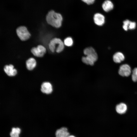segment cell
Returning a JSON list of instances; mask_svg holds the SVG:
<instances>
[{
  "label": "cell",
  "mask_w": 137,
  "mask_h": 137,
  "mask_svg": "<svg viewBox=\"0 0 137 137\" xmlns=\"http://www.w3.org/2000/svg\"><path fill=\"white\" fill-rule=\"evenodd\" d=\"M85 56L82 58V61L85 64L91 65H93L98 59L97 55L96 52Z\"/></svg>",
  "instance_id": "cell-4"
},
{
  "label": "cell",
  "mask_w": 137,
  "mask_h": 137,
  "mask_svg": "<svg viewBox=\"0 0 137 137\" xmlns=\"http://www.w3.org/2000/svg\"><path fill=\"white\" fill-rule=\"evenodd\" d=\"M21 131V129L19 128H13L10 133L11 137H19Z\"/></svg>",
  "instance_id": "cell-15"
},
{
  "label": "cell",
  "mask_w": 137,
  "mask_h": 137,
  "mask_svg": "<svg viewBox=\"0 0 137 137\" xmlns=\"http://www.w3.org/2000/svg\"><path fill=\"white\" fill-rule=\"evenodd\" d=\"M130 21L128 20H126L123 21V27L125 30L127 31L129 29Z\"/></svg>",
  "instance_id": "cell-19"
},
{
  "label": "cell",
  "mask_w": 137,
  "mask_h": 137,
  "mask_svg": "<svg viewBox=\"0 0 137 137\" xmlns=\"http://www.w3.org/2000/svg\"><path fill=\"white\" fill-rule=\"evenodd\" d=\"M93 19L94 23L96 25L101 26L105 22V17L102 14L97 13L94 16Z\"/></svg>",
  "instance_id": "cell-7"
},
{
  "label": "cell",
  "mask_w": 137,
  "mask_h": 137,
  "mask_svg": "<svg viewBox=\"0 0 137 137\" xmlns=\"http://www.w3.org/2000/svg\"><path fill=\"white\" fill-rule=\"evenodd\" d=\"M48 47L52 52L54 53L56 50V52L60 53L63 50L64 44L60 39L55 38L50 41L48 44Z\"/></svg>",
  "instance_id": "cell-2"
},
{
  "label": "cell",
  "mask_w": 137,
  "mask_h": 137,
  "mask_svg": "<svg viewBox=\"0 0 137 137\" xmlns=\"http://www.w3.org/2000/svg\"><path fill=\"white\" fill-rule=\"evenodd\" d=\"M136 27V23L134 22L130 21L129 27V29L133 30L135 29Z\"/></svg>",
  "instance_id": "cell-20"
},
{
  "label": "cell",
  "mask_w": 137,
  "mask_h": 137,
  "mask_svg": "<svg viewBox=\"0 0 137 137\" xmlns=\"http://www.w3.org/2000/svg\"><path fill=\"white\" fill-rule=\"evenodd\" d=\"M96 52L95 49L92 47L87 48L83 50V53L85 56Z\"/></svg>",
  "instance_id": "cell-17"
},
{
  "label": "cell",
  "mask_w": 137,
  "mask_h": 137,
  "mask_svg": "<svg viewBox=\"0 0 137 137\" xmlns=\"http://www.w3.org/2000/svg\"><path fill=\"white\" fill-rule=\"evenodd\" d=\"M63 43L65 45L68 46H70L73 44V41L71 38L68 37L64 40Z\"/></svg>",
  "instance_id": "cell-16"
},
{
  "label": "cell",
  "mask_w": 137,
  "mask_h": 137,
  "mask_svg": "<svg viewBox=\"0 0 137 137\" xmlns=\"http://www.w3.org/2000/svg\"><path fill=\"white\" fill-rule=\"evenodd\" d=\"M83 2L88 5H90L93 4L95 0H81Z\"/></svg>",
  "instance_id": "cell-21"
},
{
  "label": "cell",
  "mask_w": 137,
  "mask_h": 137,
  "mask_svg": "<svg viewBox=\"0 0 137 137\" xmlns=\"http://www.w3.org/2000/svg\"><path fill=\"white\" fill-rule=\"evenodd\" d=\"M102 7L105 11L108 12L113 9L114 5L111 1L106 0L104 1L102 4Z\"/></svg>",
  "instance_id": "cell-11"
},
{
  "label": "cell",
  "mask_w": 137,
  "mask_h": 137,
  "mask_svg": "<svg viewBox=\"0 0 137 137\" xmlns=\"http://www.w3.org/2000/svg\"><path fill=\"white\" fill-rule=\"evenodd\" d=\"M67 137H75L73 135H69Z\"/></svg>",
  "instance_id": "cell-22"
},
{
  "label": "cell",
  "mask_w": 137,
  "mask_h": 137,
  "mask_svg": "<svg viewBox=\"0 0 137 137\" xmlns=\"http://www.w3.org/2000/svg\"><path fill=\"white\" fill-rule=\"evenodd\" d=\"M55 135L56 137H67L70 134L66 128L62 127L57 130Z\"/></svg>",
  "instance_id": "cell-10"
},
{
  "label": "cell",
  "mask_w": 137,
  "mask_h": 137,
  "mask_svg": "<svg viewBox=\"0 0 137 137\" xmlns=\"http://www.w3.org/2000/svg\"><path fill=\"white\" fill-rule=\"evenodd\" d=\"M26 65L27 69L29 70H31L36 66V62L34 58H31L26 61Z\"/></svg>",
  "instance_id": "cell-14"
},
{
  "label": "cell",
  "mask_w": 137,
  "mask_h": 137,
  "mask_svg": "<svg viewBox=\"0 0 137 137\" xmlns=\"http://www.w3.org/2000/svg\"><path fill=\"white\" fill-rule=\"evenodd\" d=\"M125 56L121 52H117L113 55V60L116 63H119L124 61L125 59Z\"/></svg>",
  "instance_id": "cell-12"
},
{
  "label": "cell",
  "mask_w": 137,
  "mask_h": 137,
  "mask_svg": "<svg viewBox=\"0 0 137 137\" xmlns=\"http://www.w3.org/2000/svg\"><path fill=\"white\" fill-rule=\"evenodd\" d=\"M17 35L22 41L28 39L30 37V34L27 28L24 26H21L18 27L16 30Z\"/></svg>",
  "instance_id": "cell-3"
},
{
  "label": "cell",
  "mask_w": 137,
  "mask_h": 137,
  "mask_svg": "<svg viewBox=\"0 0 137 137\" xmlns=\"http://www.w3.org/2000/svg\"><path fill=\"white\" fill-rule=\"evenodd\" d=\"M4 70L8 76H15L17 73L16 70L14 68V66L11 64L5 65L4 67Z\"/></svg>",
  "instance_id": "cell-9"
},
{
  "label": "cell",
  "mask_w": 137,
  "mask_h": 137,
  "mask_svg": "<svg viewBox=\"0 0 137 137\" xmlns=\"http://www.w3.org/2000/svg\"><path fill=\"white\" fill-rule=\"evenodd\" d=\"M46 18L47 23L52 26L58 28L61 25L63 20L62 15L53 10L48 12Z\"/></svg>",
  "instance_id": "cell-1"
},
{
  "label": "cell",
  "mask_w": 137,
  "mask_h": 137,
  "mask_svg": "<svg viewBox=\"0 0 137 137\" xmlns=\"http://www.w3.org/2000/svg\"><path fill=\"white\" fill-rule=\"evenodd\" d=\"M131 68L130 66L127 64L121 65L119 67L118 73L119 74L123 77H128L131 74Z\"/></svg>",
  "instance_id": "cell-6"
},
{
  "label": "cell",
  "mask_w": 137,
  "mask_h": 137,
  "mask_svg": "<svg viewBox=\"0 0 137 137\" xmlns=\"http://www.w3.org/2000/svg\"><path fill=\"white\" fill-rule=\"evenodd\" d=\"M127 110V106L124 103H121L117 105L116 107V110L118 113L122 114L125 113Z\"/></svg>",
  "instance_id": "cell-13"
},
{
  "label": "cell",
  "mask_w": 137,
  "mask_h": 137,
  "mask_svg": "<svg viewBox=\"0 0 137 137\" xmlns=\"http://www.w3.org/2000/svg\"><path fill=\"white\" fill-rule=\"evenodd\" d=\"M46 49L41 45H38L36 47H32L31 51L35 56L38 57H42L46 52Z\"/></svg>",
  "instance_id": "cell-5"
},
{
  "label": "cell",
  "mask_w": 137,
  "mask_h": 137,
  "mask_svg": "<svg viewBox=\"0 0 137 137\" xmlns=\"http://www.w3.org/2000/svg\"><path fill=\"white\" fill-rule=\"evenodd\" d=\"M41 91L42 93L47 94L51 93L53 91L52 84L48 82H43L41 85Z\"/></svg>",
  "instance_id": "cell-8"
},
{
  "label": "cell",
  "mask_w": 137,
  "mask_h": 137,
  "mask_svg": "<svg viewBox=\"0 0 137 137\" xmlns=\"http://www.w3.org/2000/svg\"><path fill=\"white\" fill-rule=\"evenodd\" d=\"M131 77L133 81L137 82V67L135 68L133 70Z\"/></svg>",
  "instance_id": "cell-18"
}]
</instances>
